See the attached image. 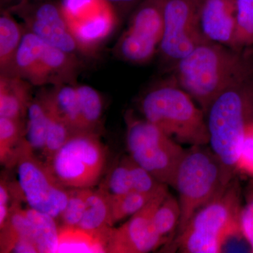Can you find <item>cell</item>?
I'll return each instance as SVG.
<instances>
[{"label":"cell","instance_id":"obj_1","mask_svg":"<svg viewBox=\"0 0 253 253\" xmlns=\"http://www.w3.org/2000/svg\"><path fill=\"white\" fill-rule=\"evenodd\" d=\"M175 83L207 115L218 96L253 75V49L236 51L214 42L198 46L175 66Z\"/></svg>","mask_w":253,"mask_h":253},{"label":"cell","instance_id":"obj_2","mask_svg":"<svg viewBox=\"0 0 253 253\" xmlns=\"http://www.w3.org/2000/svg\"><path fill=\"white\" fill-rule=\"evenodd\" d=\"M140 110L145 119L179 144H209L206 113L175 81L152 86L141 98Z\"/></svg>","mask_w":253,"mask_h":253},{"label":"cell","instance_id":"obj_3","mask_svg":"<svg viewBox=\"0 0 253 253\" xmlns=\"http://www.w3.org/2000/svg\"><path fill=\"white\" fill-rule=\"evenodd\" d=\"M206 117L211 149L232 176L246 128L253 122V75L219 95Z\"/></svg>","mask_w":253,"mask_h":253},{"label":"cell","instance_id":"obj_4","mask_svg":"<svg viewBox=\"0 0 253 253\" xmlns=\"http://www.w3.org/2000/svg\"><path fill=\"white\" fill-rule=\"evenodd\" d=\"M239 193L232 181L201 208L172 242L184 253H219L231 238L241 234Z\"/></svg>","mask_w":253,"mask_h":253},{"label":"cell","instance_id":"obj_5","mask_svg":"<svg viewBox=\"0 0 253 253\" xmlns=\"http://www.w3.org/2000/svg\"><path fill=\"white\" fill-rule=\"evenodd\" d=\"M231 178L211 147L195 146L186 150L173 185L181 208L177 233L195 213L224 191Z\"/></svg>","mask_w":253,"mask_h":253},{"label":"cell","instance_id":"obj_6","mask_svg":"<svg viewBox=\"0 0 253 253\" xmlns=\"http://www.w3.org/2000/svg\"><path fill=\"white\" fill-rule=\"evenodd\" d=\"M83 66V59L50 45L25 27L8 76L23 78L33 86L77 84Z\"/></svg>","mask_w":253,"mask_h":253},{"label":"cell","instance_id":"obj_7","mask_svg":"<svg viewBox=\"0 0 253 253\" xmlns=\"http://www.w3.org/2000/svg\"><path fill=\"white\" fill-rule=\"evenodd\" d=\"M128 152L139 166L162 184L173 187L176 171L186 150L145 118L126 111Z\"/></svg>","mask_w":253,"mask_h":253},{"label":"cell","instance_id":"obj_8","mask_svg":"<svg viewBox=\"0 0 253 253\" xmlns=\"http://www.w3.org/2000/svg\"><path fill=\"white\" fill-rule=\"evenodd\" d=\"M36 155L21 143L11 165L16 166L17 174L16 182L9 184L11 194L32 209L59 219L67 204L69 189L60 184Z\"/></svg>","mask_w":253,"mask_h":253},{"label":"cell","instance_id":"obj_9","mask_svg":"<svg viewBox=\"0 0 253 253\" xmlns=\"http://www.w3.org/2000/svg\"><path fill=\"white\" fill-rule=\"evenodd\" d=\"M45 163L65 187L93 188L104 173L106 150L96 131H76Z\"/></svg>","mask_w":253,"mask_h":253},{"label":"cell","instance_id":"obj_10","mask_svg":"<svg viewBox=\"0 0 253 253\" xmlns=\"http://www.w3.org/2000/svg\"><path fill=\"white\" fill-rule=\"evenodd\" d=\"M164 4L165 0H142L136 6L113 47L116 58L138 65L154 59L164 31Z\"/></svg>","mask_w":253,"mask_h":253},{"label":"cell","instance_id":"obj_11","mask_svg":"<svg viewBox=\"0 0 253 253\" xmlns=\"http://www.w3.org/2000/svg\"><path fill=\"white\" fill-rule=\"evenodd\" d=\"M203 1L165 0L164 31L158 52L163 63L174 66L208 41L200 18Z\"/></svg>","mask_w":253,"mask_h":253},{"label":"cell","instance_id":"obj_12","mask_svg":"<svg viewBox=\"0 0 253 253\" xmlns=\"http://www.w3.org/2000/svg\"><path fill=\"white\" fill-rule=\"evenodd\" d=\"M6 11L21 18L26 29L50 45L80 59H87L70 29L61 2L26 0Z\"/></svg>","mask_w":253,"mask_h":253},{"label":"cell","instance_id":"obj_13","mask_svg":"<svg viewBox=\"0 0 253 253\" xmlns=\"http://www.w3.org/2000/svg\"><path fill=\"white\" fill-rule=\"evenodd\" d=\"M168 185L163 186L142 209L129 217L118 228H113L108 253H146L167 244L168 240L156 231L154 223L155 212L166 195Z\"/></svg>","mask_w":253,"mask_h":253},{"label":"cell","instance_id":"obj_14","mask_svg":"<svg viewBox=\"0 0 253 253\" xmlns=\"http://www.w3.org/2000/svg\"><path fill=\"white\" fill-rule=\"evenodd\" d=\"M163 184L128 155L114 163L99 189L109 196H114L129 192L154 193Z\"/></svg>","mask_w":253,"mask_h":253},{"label":"cell","instance_id":"obj_15","mask_svg":"<svg viewBox=\"0 0 253 253\" xmlns=\"http://www.w3.org/2000/svg\"><path fill=\"white\" fill-rule=\"evenodd\" d=\"M120 18L107 4L97 13L68 24L78 44L87 59L94 58L117 27Z\"/></svg>","mask_w":253,"mask_h":253},{"label":"cell","instance_id":"obj_16","mask_svg":"<svg viewBox=\"0 0 253 253\" xmlns=\"http://www.w3.org/2000/svg\"><path fill=\"white\" fill-rule=\"evenodd\" d=\"M200 18L208 41L231 48L235 32V0H204Z\"/></svg>","mask_w":253,"mask_h":253},{"label":"cell","instance_id":"obj_17","mask_svg":"<svg viewBox=\"0 0 253 253\" xmlns=\"http://www.w3.org/2000/svg\"><path fill=\"white\" fill-rule=\"evenodd\" d=\"M56 117L74 131H87L82 118L76 84H63L42 88L38 91Z\"/></svg>","mask_w":253,"mask_h":253},{"label":"cell","instance_id":"obj_18","mask_svg":"<svg viewBox=\"0 0 253 253\" xmlns=\"http://www.w3.org/2000/svg\"><path fill=\"white\" fill-rule=\"evenodd\" d=\"M113 227L89 231L78 226H59L56 253H108Z\"/></svg>","mask_w":253,"mask_h":253},{"label":"cell","instance_id":"obj_19","mask_svg":"<svg viewBox=\"0 0 253 253\" xmlns=\"http://www.w3.org/2000/svg\"><path fill=\"white\" fill-rule=\"evenodd\" d=\"M33 86L18 76L0 74V117L26 121Z\"/></svg>","mask_w":253,"mask_h":253},{"label":"cell","instance_id":"obj_20","mask_svg":"<svg viewBox=\"0 0 253 253\" xmlns=\"http://www.w3.org/2000/svg\"><path fill=\"white\" fill-rule=\"evenodd\" d=\"M50 121V113L39 93L28 106L23 143L33 151L42 153Z\"/></svg>","mask_w":253,"mask_h":253},{"label":"cell","instance_id":"obj_21","mask_svg":"<svg viewBox=\"0 0 253 253\" xmlns=\"http://www.w3.org/2000/svg\"><path fill=\"white\" fill-rule=\"evenodd\" d=\"M24 32V25L20 24L15 19L14 15L6 10H1L0 74H9Z\"/></svg>","mask_w":253,"mask_h":253},{"label":"cell","instance_id":"obj_22","mask_svg":"<svg viewBox=\"0 0 253 253\" xmlns=\"http://www.w3.org/2000/svg\"><path fill=\"white\" fill-rule=\"evenodd\" d=\"M113 225L109 196L99 188H90L85 211L78 226L86 230L99 231Z\"/></svg>","mask_w":253,"mask_h":253},{"label":"cell","instance_id":"obj_23","mask_svg":"<svg viewBox=\"0 0 253 253\" xmlns=\"http://www.w3.org/2000/svg\"><path fill=\"white\" fill-rule=\"evenodd\" d=\"M25 210L36 229L37 246L39 253H55L59 234L56 219L29 207Z\"/></svg>","mask_w":253,"mask_h":253},{"label":"cell","instance_id":"obj_24","mask_svg":"<svg viewBox=\"0 0 253 253\" xmlns=\"http://www.w3.org/2000/svg\"><path fill=\"white\" fill-rule=\"evenodd\" d=\"M26 121L0 117V161L11 166L15 153L22 142Z\"/></svg>","mask_w":253,"mask_h":253},{"label":"cell","instance_id":"obj_25","mask_svg":"<svg viewBox=\"0 0 253 253\" xmlns=\"http://www.w3.org/2000/svg\"><path fill=\"white\" fill-rule=\"evenodd\" d=\"M82 118L86 130L96 131L99 128L104 102L99 91L87 84H76Z\"/></svg>","mask_w":253,"mask_h":253},{"label":"cell","instance_id":"obj_26","mask_svg":"<svg viewBox=\"0 0 253 253\" xmlns=\"http://www.w3.org/2000/svg\"><path fill=\"white\" fill-rule=\"evenodd\" d=\"M236 25L231 49L253 47V0H235Z\"/></svg>","mask_w":253,"mask_h":253},{"label":"cell","instance_id":"obj_27","mask_svg":"<svg viewBox=\"0 0 253 253\" xmlns=\"http://www.w3.org/2000/svg\"><path fill=\"white\" fill-rule=\"evenodd\" d=\"M165 185L166 184H163L154 193L129 192L114 196L108 195L113 224L130 217L140 211Z\"/></svg>","mask_w":253,"mask_h":253},{"label":"cell","instance_id":"obj_28","mask_svg":"<svg viewBox=\"0 0 253 253\" xmlns=\"http://www.w3.org/2000/svg\"><path fill=\"white\" fill-rule=\"evenodd\" d=\"M180 218L179 200L168 193L155 212V228L160 235L169 241V236L179 226Z\"/></svg>","mask_w":253,"mask_h":253},{"label":"cell","instance_id":"obj_29","mask_svg":"<svg viewBox=\"0 0 253 253\" xmlns=\"http://www.w3.org/2000/svg\"><path fill=\"white\" fill-rule=\"evenodd\" d=\"M46 106H47V105L46 104ZM47 108L50 113V121L47 134H46L45 145L42 153L45 158L44 163L49 161L63 145L66 144V141L69 139L73 133L76 132L72 130L66 123L56 117L48 106Z\"/></svg>","mask_w":253,"mask_h":253},{"label":"cell","instance_id":"obj_30","mask_svg":"<svg viewBox=\"0 0 253 253\" xmlns=\"http://www.w3.org/2000/svg\"><path fill=\"white\" fill-rule=\"evenodd\" d=\"M89 189H69L67 204L59 218L62 224L78 226L85 211Z\"/></svg>","mask_w":253,"mask_h":253},{"label":"cell","instance_id":"obj_31","mask_svg":"<svg viewBox=\"0 0 253 253\" xmlns=\"http://www.w3.org/2000/svg\"><path fill=\"white\" fill-rule=\"evenodd\" d=\"M253 175V122L246 129L236 169Z\"/></svg>","mask_w":253,"mask_h":253},{"label":"cell","instance_id":"obj_32","mask_svg":"<svg viewBox=\"0 0 253 253\" xmlns=\"http://www.w3.org/2000/svg\"><path fill=\"white\" fill-rule=\"evenodd\" d=\"M14 196L11 194L9 183L4 178L0 181V229L4 226L9 217Z\"/></svg>","mask_w":253,"mask_h":253},{"label":"cell","instance_id":"obj_33","mask_svg":"<svg viewBox=\"0 0 253 253\" xmlns=\"http://www.w3.org/2000/svg\"><path fill=\"white\" fill-rule=\"evenodd\" d=\"M240 226L241 234L249 243L253 252V199L241 211Z\"/></svg>","mask_w":253,"mask_h":253},{"label":"cell","instance_id":"obj_34","mask_svg":"<svg viewBox=\"0 0 253 253\" xmlns=\"http://www.w3.org/2000/svg\"><path fill=\"white\" fill-rule=\"evenodd\" d=\"M109 5L119 16L120 19L126 14L132 12L142 0H103Z\"/></svg>","mask_w":253,"mask_h":253},{"label":"cell","instance_id":"obj_35","mask_svg":"<svg viewBox=\"0 0 253 253\" xmlns=\"http://www.w3.org/2000/svg\"><path fill=\"white\" fill-rule=\"evenodd\" d=\"M26 0H0L1 10L9 9Z\"/></svg>","mask_w":253,"mask_h":253}]
</instances>
